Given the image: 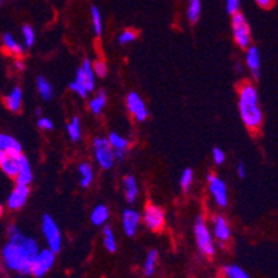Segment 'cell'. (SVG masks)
<instances>
[{"label":"cell","mask_w":278,"mask_h":278,"mask_svg":"<svg viewBox=\"0 0 278 278\" xmlns=\"http://www.w3.org/2000/svg\"><path fill=\"white\" fill-rule=\"evenodd\" d=\"M208 186H209V191L215 202L220 208H224L228 204V191H227L226 183L221 180L219 176L216 174H208Z\"/></svg>","instance_id":"cell-8"},{"label":"cell","mask_w":278,"mask_h":278,"mask_svg":"<svg viewBox=\"0 0 278 278\" xmlns=\"http://www.w3.org/2000/svg\"><path fill=\"white\" fill-rule=\"evenodd\" d=\"M28 197H29V186L16 184V187L13 189L10 195L7 197L6 206L10 210H20L26 204Z\"/></svg>","instance_id":"cell-11"},{"label":"cell","mask_w":278,"mask_h":278,"mask_svg":"<svg viewBox=\"0 0 278 278\" xmlns=\"http://www.w3.org/2000/svg\"><path fill=\"white\" fill-rule=\"evenodd\" d=\"M237 173H238V176L241 178H244L247 176V166H245V163H238V166H237Z\"/></svg>","instance_id":"cell-41"},{"label":"cell","mask_w":278,"mask_h":278,"mask_svg":"<svg viewBox=\"0 0 278 278\" xmlns=\"http://www.w3.org/2000/svg\"><path fill=\"white\" fill-rule=\"evenodd\" d=\"M9 241L3 247L2 259L6 267L21 275H31L32 264L40 252L37 242L26 237L17 226H10L7 230Z\"/></svg>","instance_id":"cell-1"},{"label":"cell","mask_w":278,"mask_h":278,"mask_svg":"<svg viewBox=\"0 0 278 278\" xmlns=\"http://www.w3.org/2000/svg\"><path fill=\"white\" fill-rule=\"evenodd\" d=\"M54 262H56V252L54 251H52L50 248L40 249V252L32 264V275L36 278H42L43 275H46L50 271V268L54 266Z\"/></svg>","instance_id":"cell-7"},{"label":"cell","mask_w":278,"mask_h":278,"mask_svg":"<svg viewBox=\"0 0 278 278\" xmlns=\"http://www.w3.org/2000/svg\"><path fill=\"white\" fill-rule=\"evenodd\" d=\"M137 37V32L133 31V29H125L122 32L121 35L118 36V42L119 44H129L133 40H136Z\"/></svg>","instance_id":"cell-36"},{"label":"cell","mask_w":278,"mask_h":278,"mask_svg":"<svg viewBox=\"0 0 278 278\" xmlns=\"http://www.w3.org/2000/svg\"><path fill=\"white\" fill-rule=\"evenodd\" d=\"M69 87H71V90L75 91L76 95L80 96V97H86V96L89 95V86H87V80H86V76H84L83 69H78L75 79L69 83Z\"/></svg>","instance_id":"cell-19"},{"label":"cell","mask_w":278,"mask_h":278,"mask_svg":"<svg viewBox=\"0 0 278 278\" xmlns=\"http://www.w3.org/2000/svg\"><path fill=\"white\" fill-rule=\"evenodd\" d=\"M93 152H95L96 161L101 169L108 170L114 166L116 161L115 152L110 144L108 137L107 138L105 137H96L93 140Z\"/></svg>","instance_id":"cell-4"},{"label":"cell","mask_w":278,"mask_h":278,"mask_svg":"<svg viewBox=\"0 0 278 278\" xmlns=\"http://www.w3.org/2000/svg\"><path fill=\"white\" fill-rule=\"evenodd\" d=\"M6 108L11 112H20L22 107V89L20 86H14L5 97Z\"/></svg>","instance_id":"cell-17"},{"label":"cell","mask_w":278,"mask_h":278,"mask_svg":"<svg viewBox=\"0 0 278 278\" xmlns=\"http://www.w3.org/2000/svg\"><path fill=\"white\" fill-rule=\"evenodd\" d=\"M142 216L134 209H125L122 213V227L127 237H133L136 234L137 227L140 224Z\"/></svg>","instance_id":"cell-13"},{"label":"cell","mask_w":278,"mask_h":278,"mask_svg":"<svg viewBox=\"0 0 278 278\" xmlns=\"http://www.w3.org/2000/svg\"><path fill=\"white\" fill-rule=\"evenodd\" d=\"M126 105L127 110L130 111L137 121L143 122L148 118V110L147 107H146V103H144V100H143L142 97L137 95V93H134V91H131V93L127 95Z\"/></svg>","instance_id":"cell-12"},{"label":"cell","mask_w":278,"mask_h":278,"mask_svg":"<svg viewBox=\"0 0 278 278\" xmlns=\"http://www.w3.org/2000/svg\"><path fill=\"white\" fill-rule=\"evenodd\" d=\"M36 89L39 96L42 97L43 100H52L54 97V89H53V84L49 82L44 76H39L36 79Z\"/></svg>","instance_id":"cell-23"},{"label":"cell","mask_w":278,"mask_h":278,"mask_svg":"<svg viewBox=\"0 0 278 278\" xmlns=\"http://www.w3.org/2000/svg\"><path fill=\"white\" fill-rule=\"evenodd\" d=\"M80 68L83 69L84 76H86V80H87V86H89V91H93L96 83V74L95 69H93V63L90 60H84Z\"/></svg>","instance_id":"cell-30"},{"label":"cell","mask_w":278,"mask_h":278,"mask_svg":"<svg viewBox=\"0 0 278 278\" xmlns=\"http://www.w3.org/2000/svg\"><path fill=\"white\" fill-rule=\"evenodd\" d=\"M245 63H247L248 68L251 71V74L255 79H259L260 76V53L257 50V48L251 46L247 49V54H245Z\"/></svg>","instance_id":"cell-16"},{"label":"cell","mask_w":278,"mask_h":278,"mask_svg":"<svg viewBox=\"0 0 278 278\" xmlns=\"http://www.w3.org/2000/svg\"><path fill=\"white\" fill-rule=\"evenodd\" d=\"M67 133H68V137L72 142H78V140H80V136H82V126H80V119H79L78 116L72 118L71 122L67 125Z\"/></svg>","instance_id":"cell-29"},{"label":"cell","mask_w":278,"mask_h":278,"mask_svg":"<svg viewBox=\"0 0 278 278\" xmlns=\"http://www.w3.org/2000/svg\"><path fill=\"white\" fill-rule=\"evenodd\" d=\"M105 105H107V93H105L104 90H100L97 93V96L90 100L89 108L95 115H99V114H101V111L104 110Z\"/></svg>","instance_id":"cell-26"},{"label":"cell","mask_w":278,"mask_h":278,"mask_svg":"<svg viewBox=\"0 0 278 278\" xmlns=\"http://www.w3.org/2000/svg\"><path fill=\"white\" fill-rule=\"evenodd\" d=\"M14 180H16V183L20 184V186H29V184L32 183V180H33V174H32V168L26 157H24V161H22V165H21V170H20V173H18V176H17Z\"/></svg>","instance_id":"cell-22"},{"label":"cell","mask_w":278,"mask_h":278,"mask_svg":"<svg viewBox=\"0 0 278 278\" xmlns=\"http://www.w3.org/2000/svg\"><path fill=\"white\" fill-rule=\"evenodd\" d=\"M193 181H194V172H193V169H184L183 173L180 176V186H181L184 193L190 191L191 186H193Z\"/></svg>","instance_id":"cell-33"},{"label":"cell","mask_w":278,"mask_h":278,"mask_svg":"<svg viewBox=\"0 0 278 278\" xmlns=\"http://www.w3.org/2000/svg\"><path fill=\"white\" fill-rule=\"evenodd\" d=\"M213 236L221 245L224 242H228L231 238V228L226 217L223 216H215L213 217Z\"/></svg>","instance_id":"cell-14"},{"label":"cell","mask_w":278,"mask_h":278,"mask_svg":"<svg viewBox=\"0 0 278 278\" xmlns=\"http://www.w3.org/2000/svg\"><path fill=\"white\" fill-rule=\"evenodd\" d=\"M108 140H110V144L112 146V148H114L115 158L116 159H119V161H122L123 157H125V154H126V150L129 148V140L125 138V137H122L121 134L115 133V131L110 133Z\"/></svg>","instance_id":"cell-18"},{"label":"cell","mask_w":278,"mask_h":278,"mask_svg":"<svg viewBox=\"0 0 278 278\" xmlns=\"http://www.w3.org/2000/svg\"><path fill=\"white\" fill-rule=\"evenodd\" d=\"M16 278H25V275H21V274H18Z\"/></svg>","instance_id":"cell-44"},{"label":"cell","mask_w":278,"mask_h":278,"mask_svg":"<svg viewBox=\"0 0 278 278\" xmlns=\"http://www.w3.org/2000/svg\"><path fill=\"white\" fill-rule=\"evenodd\" d=\"M201 10H202V5H201V0H190L189 7H187V18L190 22L198 21V18L201 16Z\"/></svg>","instance_id":"cell-31"},{"label":"cell","mask_w":278,"mask_h":278,"mask_svg":"<svg viewBox=\"0 0 278 278\" xmlns=\"http://www.w3.org/2000/svg\"><path fill=\"white\" fill-rule=\"evenodd\" d=\"M226 7L228 14L234 16L240 10V0H226Z\"/></svg>","instance_id":"cell-40"},{"label":"cell","mask_w":278,"mask_h":278,"mask_svg":"<svg viewBox=\"0 0 278 278\" xmlns=\"http://www.w3.org/2000/svg\"><path fill=\"white\" fill-rule=\"evenodd\" d=\"M238 108L244 125L249 130H257L263 123V112L259 105V95L252 83H244L238 91Z\"/></svg>","instance_id":"cell-2"},{"label":"cell","mask_w":278,"mask_h":278,"mask_svg":"<svg viewBox=\"0 0 278 278\" xmlns=\"http://www.w3.org/2000/svg\"><path fill=\"white\" fill-rule=\"evenodd\" d=\"M3 46L7 52H10L11 54H16V56H21L22 53H24V48H22L20 43L17 42V39L11 33H5L3 35Z\"/></svg>","instance_id":"cell-24"},{"label":"cell","mask_w":278,"mask_h":278,"mask_svg":"<svg viewBox=\"0 0 278 278\" xmlns=\"http://www.w3.org/2000/svg\"><path fill=\"white\" fill-rule=\"evenodd\" d=\"M231 26H233V36L237 44L241 49L251 48V28L242 13L238 11L233 16Z\"/></svg>","instance_id":"cell-5"},{"label":"cell","mask_w":278,"mask_h":278,"mask_svg":"<svg viewBox=\"0 0 278 278\" xmlns=\"http://www.w3.org/2000/svg\"><path fill=\"white\" fill-rule=\"evenodd\" d=\"M79 174H80V186L82 187H89L93 183L95 178V172L91 165L87 162H83L79 165Z\"/></svg>","instance_id":"cell-25"},{"label":"cell","mask_w":278,"mask_h":278,"mask_svg":"<svg viewBox=\"0 0 278 278\" xmlns=\"http://www.w3.org/2000/svg\"><path fill=\"white\" fill-rule=\"evenodd\" d=\"M224 274L227 278H251L248 273L237 264H230L224 267Z\"/></svg>","instance_id":"cell-34"},{"label":"cell","mask_w":278,"mask_h":278,"mask_svg":"<svg viewBox=\"0 0 278 278\" xmlns=\"http://www.w3.org/2000/svg\"><path fill=\"white\" fill-rule=\"evenodd\" d=\"M212 158H213L215 163H217V165H223L224 161H226V154H224V151H223L221 148L215 147L213 148V151H212Z\"/></svg>","instance_id":"cell-38"},{"label":"cell","mask_w":278,"mask_h":278,"mask_svg":"<svg viewBox=\"0 0 278 278\" xmlns=\"http://www.w3.org/2000/svg\"><path fill=\"white\" fill-rule=\"evenodd\" d=\"M103 241H104V247L108 252H115L118 244H116V238L114 231L110 226H104L103 230Z\"/></svg>","instance_id":"cell-28"},{"label":"cell","mask_w":278,"mask_h":278,"mask_svg":"<svg viewBox=\"0 0 278 278\" xmlns=\"http://www.w3.org/2000/svg\"><path fill=\"white\" fill-rule=\"evenodd\" d=\"M143 221L150 230L159 231L165 226V212L158 205H147L143 213Z\"/></svg>","instance_id":"cell-9"},{"label":"cell","mask_w":278,"mask_h":278,"mask_svg":"<svg viewBox=\"0 0 278 278\" xmlns=\"http://www.w3.org/2000/svg\"><path fill=\"white\" fill-rule=\"evenodd\" d=\"M194 236L195 242H197V247L200 249V252L205 256H212L215 253V241H213V237L212 233L208 228L206 221L204 220L202 216H198L195 219L194 223Z\"/></svg>","instance_id":"cell-3"},{"label":"cell","mask_w":278,"mask_h":278,"mask_svg":"<svg viewBox=\"0 0 278 278\" xmlns=\"http://www.w3.org/2000/svg\"><path fill=\"white\" fill-rule=\"evenodd\" d=\"M0 152L7 155H21L22 147L20 142L10 134L0 136Z\"/></svg>","instance_id":"cell-15"},{"label":"cell","mask_w":278,"mask_h":278,"mask_svg":"<svg viewBox=\"0 0 278 278\" xmlns=\"http://www.w3.org/2000/svg\"><path fill=\"white\" fill-rule=\"evenodd\" d=\"M91 22H93V29H95L96 36H101V33H103V17H101L100 10L93 6L91 7Z\"/></svg>","instance_id":"cell-32"},{"label":"cell","mask_w":278,"mask_h":278,"mask_svg":"<svg viewBox=\"0 0 278 278\" xmlns=\"http://www.w3.org/2000/svg\"><path fill=\"white\" fill-rule=\"evenodd\" d=\"M37 127H39V129H43V130H53V129H54V123L52 122V119L44 118V116H40V118L37 119Z\"/></svg>","instance_id":"cell-39"},{"label":"cell","mask_w":278,"mask_h":278,"mask_svg":"<svg viewBox=\"0 0 278 278\" xmlns=\"http://www.w3.org/2000/svg\"><path fill=\"white\" fill-rule=\"evenodd\" d=\"M21 32L25 46H28V48L33 46V43H35V31H33V28L31 25H24Z\"/></svg>","instance_id":"cell-35"},{"label":"cell","mask_w":278,"mask_h":278,"mask_svg":"<svg viewBox=\"0 0 278 278\" xmlns=\"http://www.w3.org/2000/svg\"><path fill=\"white\" fill-rule=\"evenodd\" d=\"M157 263H158V252L155 251V249H151V251L147 253L146 262H144V266H143L144 274H146L147 277H151L152 274L155 273Z\"/></svg>","instance_id":"cell-27"},{"label":"cell","mask_w":278,"mask_h":278,"mask_svg":"<svg viewBox=\"0 0 278 278\" xmlns=\"http://www.w3.org/2000/svg\"><path fill=\"white\" fill-rule=\"evenodd\" d=\"M93 69H95V74L99 78H104L105 75L108 74V67H107V64L103 60H96L95 63H93Z\"/></svg>","instance_id":"cell-37"},{"label":"cell","mask_w":278,"mask_h":278,"mask_svg":"<svg viewBox=\"0 0 278 278\" xmlns=\"http://www.w3.org/2000/svg\"><path fill=\"white\" fill-rule=\"evenodd\" d=\"M25 155H7L0 152V169L3 170V173L9 177L16 178L21 170L22 161Z\"/></svg>","instance_id":"cell-10"},{"label":"cell","mask_w":278,"mask_h":278,"mask_svg":"<svg viewBox=\"0 0 278 278\" xmlns=\"http://www.w3.org/2000/svg\"><path fill=\"white\" fill-rule=\"evenodd\" d=\"M108 219H110V210L105 205H97L90 215V220L95 226H104Z\"/></svg>","instance_id":"cell-21"},{"label":"cell","mask_w":278,"mask_h":278,"mask_svg":"<svg viewBox=\"0 0 278 278\" xmlns=\"http://www.w3.org/2000/svg\"><path fill=\"white\" fill-rule=\"evenodd\" d=\"M262 9H270L274 5V0H255Z\"/></svg>","instance_id":"cell-42"},{"label":"cell","mask_w":278,"mask_h":278,"mask_svg":"<svg viewBox=\"0 0 278 278\" xmlns=\"http://www.w3.org/2000/svg\"><path fill=\"white\" fill-rule=\"evenodd\" d=\"M42 233L46 242H48V247L57 253L61 251L63 247V237H61V231L60 227L56 223V220L53 219L50 215H44L42 219Z\"/></svg>","instance_id":"cell-6"},{"label":"cell","mask_w":278,"mask_h":278,"mask_svg":"<svg viewBox=\"0 0 278 278\" xmlns=\"http://www.w3.org/2000/svg\"><path fill=\"white\" fill-rule=\"evenodd\" d=\"M123 190H125L127 202L133 204L138 197V184L134 176H126L123 178Z\"/></svg>","instance_id":"cell-20"},{"label":"cell","mask_w":278,"mask_h":278,"mask_svg":"<svg viewBox=\"0 0 278 278\" xmlns=\"http://www.w3.org/2000/svg\"><path fill=\"white\" fill-rule=\"evenodd\" d=\"M16 68L20 69V71H24V69H25V65H24V63H22L21 60H17L16 61Z\"/></svg>","instance_id":"cell-43"}]
</instances>
